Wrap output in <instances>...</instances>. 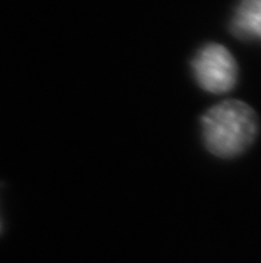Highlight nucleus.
Wrapping results in <instances>:
<instances>
[{"label":"nucleus","instance_id":"obj_1","mask_svg":"<svg viewBox=\"0 0 261 263\" xmlns=\"http://www.w3.org/2000/svg\"><path fill=\"white\" fill-rule=\"evenodd\" d=\"M205 147L216 157L233 158L244 153L257 134V117L244 102L227 100L202 118Z\"/></svg>","mask_w":261,"mask_h":263},{"label":"nucleus","instance_id":"obj_2","mask_svg":"<svg viewBox=\"0 0 261 263\" xmlns=\"http://www.w3.org/2000/svg\"><path fill=\"white\" fill-rule=\"evenodd\" d=\"M192 71L203 90L212 93H224L237 82V64L224 46L205 44L192 60Z\"/></svg>","mask_w":261,"mask_h":263},{"label":"nucleus","instance_id":"obj_3","mask_svg":"<svg viewBox=\"0 0 261 263\" xmlns=\"http://www.w3.org/2000/svg\"><path fill=\"white\" fill-rule=\"evenodd\" d=\"M231 28L240 39L261 40V0H242L235 11Z\"/></svg>","mask_w":261,"mask_h":263},{"label":"nucleus","instance_id":"obj_4","mask_svg":"<svg viewBox=\"0 0 261 263\" xmlns=\"http://www.w3.org/2000/svg\"><path fill=\"white\" fill-rule=\"evenodd\" d=\"M0 231H2V220H0Z\"/></svg>","mask_w":261,"mask_h":263}]
</instances>
